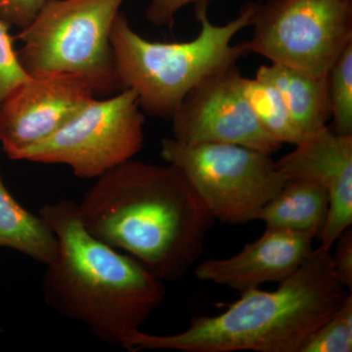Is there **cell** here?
<instances>
[{"label": "cell", "instance_id": "obj_17", "mask_svg": "<svg viewBox=\"0 0 352 352\" xmlns=\"http://www.w3.org/2000/svg\"><path fill=\"white\" fill-rule=\"evenodd\" d=\"M328 95L333 131L352 135V43L328 74Z\"/></svg>", "mask_w": 352, "mask_h": 352}, {"label": "cell", "instance_id": "obj_21", "mask_svg": "<svg viewBox=\"0 0 352 352\" xmlns=\"http://www.w3.org/2000/svg\"><path fill=\"white\" fill-rule=\"evenodd\" d=\"M335 252L331 251L333 270L342 285L349 292L352 289V230L346 229L338 238Z\"/></svg>", "mask_w": 352, "mask_h": 352}, {"label": "cell", "instance_id": "obj_19", "mask_svg": "<svg viewBox=\"0 0 352 352\" xmlns=\"http://www.w3.org/2000/svg\"><path fill=\"white\" fill-rule=\"evenodd\" d=\"M30 78L14 50L9 25L0 20V108L9 95Z\"/></svg>", "mask_w": 352, "mask_h": 352}, {"label": "cell", "instance_id": "obj_16", "mask_svg": "<svg viewBox=\"0 0 352 352\" xmlns=\"http://www.w3.org/2000/svg\"><path fill=\"white\" fill-rule=\"evenodd\" d=\"M242 88L259 124L271 138L282 145L296 146L305 140L276 88L261 78L244 76Z\"/></svg>", "mask_w": 352, "mask_h": 352}, {"label": "cell", "instance_id": "obj_3", "mask_svg": "<svg viewBox=\"0 0 352 352\" xmlns=\"http://www.w3.org/2000/svg\"><path fill=\"white\" fill-rule=\"evenodd\" d=\"M349 293L333 270L331 251L318 247L274 291L243 292L221 314L192 317L182 332L153 335L138 331L124 349L133 352H302L315 330Z\"/></svg>", "mask_w": 352, "mask_h": 352}, {"label": "cell", "instance_id": "obj_13", "mask_svg": "<svg viewBox=\"0 0 352 352\" xmlns=\"http://www.w3.org/2000/svg\"><path fill=\"white\" fill-rule=\"evenodd\" d=\"M256 78L270 82L283 99L294 124L307 138L327 126L330 118L328 76L318 78L283 65H263Z\"/></svg>", "mask_w": 352, "mask_h": 352}, {"label": "cell", "instance_id": "obj_2", "mask_svg": "<svg viewBox=\"0 0 352 352\" xmlns=\"http://www.w3.org/2000/svg\"><path fill=\"white\" fill-rule=\"evenodd\" d=\"M39 215L59 241V254L47 265L45 302L58 314L80 322L109 346L124 349L163 302L164 282L124 252L85 230L78 204H47Z\"/></svg>", "mask_w": 352, "mask_h": 352}, {"label": "cell", "instance_id": "obj_9", "mask_svg": "<svg viewBox=\"0 0 352 352\" xmlns=\"http://www.w3.org/2000/svg\"><path fill=\"white\" fill-rule=\"evenodd\" d=\"M237 65L208 76L191 90L173 117V138L185 144L226 143L274 154L282 144L256 120Z\"/></svg>", "mask_w": 352, "mask_h": 352}, {"label": "cell", "instance_id": "obj_5", "mask_svg": "<svg viewBox=\"0 0 352 352\" xmlns=\"http://www.w3.org/2000/svg\"><path fill=\"white\" fill-rule=\"evenodd\" d=\"M124 0H48L31 24L21 30L17 51L31 76H80L94 94L122 90L111 32Z\"/></svg>", "mask_w": 352, "mask_h": 352}, {"label": "cell", "instance_id": "obj_6", "mask_svg": "<svg viewBox=\"0 0 352 352\" xmlns=\"http://www.w3.org/2000/svg\"><path fill=\"white\" fill-rule=\"evenodd\" d=\"M161 156L182 171L214 219L231 226L256 221L287 182L272 155L245 146L164 138Z\"/></svg>", "mask_w": 352, "mask_h": 352}, {"label": "cell", "instance_id": "obj_1", "mask_svg": "<svg viewBox=\"0 0 352 352\" xmlns=\"http://www.w3.org/2000/svg\"><path fill=\"white\" fill-rule=\"evenodd\" d=\"M96 179L78 205L85 230L161 281L184 277L214 219L182 171L131 159Z\"/></svg>", "mask_w": 352, "mask_h": 352}, {"label": "cell", "instance_id": "obj_18", "mask_svg": "<svg viewBox=\"0 0 352 352\" xmlns=\"http://www.w3.org/2000/svg\"><path fill=\"white\" fill-rule=\"evenodd\" d=\"M352 351V295L308 339L302 352Z\"/></svg>", "mask_w": 352, "mask_h": 352}, {"label": "cell", "instance_id": "obj_4", "mask_svg": "<svg viewBox=\"0 0 352 352\" xmlns=\"http://www.w3.org/2000/svg\"><path fill=\"white\" fill-rule=\"evenodd\" d=\"M261 2H248L226 25L208 18L210 0H198L196 18L201 31L182 43H159L142 38L124 14H118L111 46L122 89L138 95L148 115L171 118L187 94L208 76L237 65L250 53L247 41L232 44L238 32L252 25Z\"/></svg>", "mask_w": 352, "mask_h": 352}, {"label": "cell", "instance_id": "obj_20", "mask_svg": "<svg viewBox=\"0 0 352 352\" xmlns=\"http://www.w3.org/2000/svg\"><path fill=\"white\" fill-rule=\"evenodd\" d=\"M48 0H0V20L21 30L38 15Z\"/></svg>", "mask_w": 352, "mask_h": 352}, {"label": "cell", "instance_id": "obj_14", "mask_svg": "<svg viewBox=\"0 0 352 352\" xmlns=\"http://www.w3.org/2000/svg\"><path fill=\"white\" fill-rule=\"evenodd\" d=\"M328 210V193L321 185L305 178H294L287 180L263 206L256 220L270 228L311 234L318 239Z\"/></svg>", "mask_w": 352, "mask_h": 352}, {"label": "cell", "instance_id": "obj_15", "mask_svg": "<svg viewBox=\"0 0 352 352\" xmlns=\"http://www.w3.org/2000/svg\"><path fill=\"white\" fill-rule=\"evenodd\" d=\"M0 247L9 248L50 265L59 254V241L41 215L25 210L7 190L0 175Z\"/></svg>", "mask_w": 352, "mask_h": 352}, {"label": "cell", "instance_id": "obj_10", "mask_svg": "<svg viewBox=\"0 0 352 352\" xmlns=\"http://www.w3.org/2000/svg\"><path fill=\"white\" fill-rule=\"evenodd\" d=\"M94 96V89L80 76H31L0 108V142L7 156L50 138Z\"/></svg>", "mask_w": 352, "mask_h": 352}, {"label": "cell", "instance_id": "obj_23", "mask_svg": "<svg viewBox=\"0 0 352 352\" xmlns=\"http://www.w3.org/2000/svg\"><path fill=\"white\" fill-rule=\"evenodd\" d=\"M2 331H3V329H2L1 326H0V333H1Z\"/></svg>", "mask_w": 352, "mask_h": 352}, {"label": "cell", "instance_id": "obj_7", "mask_svg": "<svg viewBox=\"0 0 352 352\" xmlns=\"http://www.w3.org/2000/svg\"><path fill=\"white\" fill-rule=\"evenodd\" d=\"M144 144V116L138 95L122 89L110 98L88 102L59 131L10 159L65 164L80 178H97L129 161Z\"/></svg>", "mask_w": 352, "mask_h": 352}, {"label": "cell", "instance_id": "obj_22", "mask_svg": "<svg viewBox=\"0 0 352 352\" xmlns=\"http://www.w3.org/2000/svg\"><path fill=\"white\" fill-rule=\"evenodd\" d=\"M198 0H151L146 11L148 21L157 27L170 25L180 9Z\"/></svg>", "mask_w": 352, "mask_h": 352}, {"label": "cell", "instance_id": "obj_8", "mask_svg": "<svg viewBox=\"0 0 352 352\" xmlns=\"http://www.w3.org/2000/svg\"><path fill=\"white\" fill-rule=\"evenodd\" d=\"M252 25L250 52L323 78L352 43V0H268Z\"/></svg>", "mask_w": 352, "mask_h": 352}, {"label": "cell", "instance_id": "obj_11", "mask_svg": "<svg viewBox=\"0 0 352 352\" xmlns=\"http://www.w3.org/2000/svg\"><path fill=\"white\" fill-rule=\"evenodd\" d=\"M276 166L288 179L305 178L327 191L329 210L318 239L332 251L338 238L352 226V135L324 127L308 136Z\"/></svg>", "mask_w": 352, "mask_h": 352}, {"label": "cell", "instance_id": "obj_12", "mask_svg": "<svg viewBox=\"0 0 352 352\" xmlns=\"http://www.w3.org/2000/svg\"><path fill=\"white\" fill-rule=\"evenodd\" d=\"M315 239L311 234L266 227L258 239L234 256L197 264L195 275L200 281L240 293L271 282L280 283L305 263Z\"/></svg>", "mask_w": 352, "mask_h": 352}]
</instances>
